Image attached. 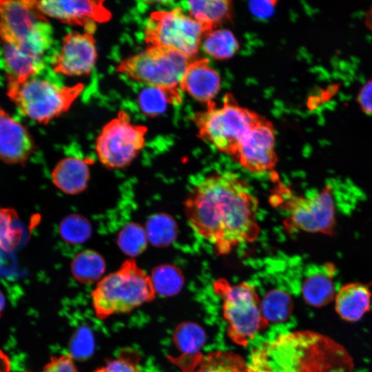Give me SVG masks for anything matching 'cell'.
Here are the masks:
<instances>
[{"mask_svg": "<svg viewBox=\"0 0 372 372\" xmlns=\"http://www.w3.org/2000/svg\"><path fill=\"white\" fill-rule=\"evenodd\" d=\"M287 213L284 221L289 231L332 236L336 227V201L333 187L327 185L311 196L294 194L281 187L272 196Z\"/></svg>", "mask_w": 372, "mask_h": 372, "instance_id": "8992f818", "label": "cell"}, {"mask_svg": "<svg viewBox=\"0 0 372 372\" xmlns=\"http://www.w3.org/2000/svg\"><path fill=\"white\" fill-rule=\"evenodd\" d=\"M83 88L82 83L59 86L46 80L29 78L22 82L8 81V95L24 114L47 124L66 112Z\"/></svg>", "mask_w": 372, "mask_h": 372, "instance_id": "ba28073f", "label": "cell"}, {"mask_svg": "<svg viewBox=\"0 0 372 372\" xmlns=\"http://www.w3.org/2000/svg\"><path fill=\"white\" fill-rule=\"evenodd\" d=\"M147 240L145 229L138 224L130 223L119 232L117 242L124 254L136 256L145 250Z\"/></svg>", "mask_w": 372, "mask_h": 372, "instance_id": "4dcf8cb0", "label": "cell"}, {"mask_svg": "<svg viewBox=\"0 0 372 372\" xmlns=\"http://www.w3.org/2000/svg\"><path fill=\"white\" fill-rule=\"evenodd\" d=\"M156 294L150 276L128 259L96 283L91 293L92 305L96 316L105 320L131 312L152 302Z\"/></svg>", "mask_w": 372, "mask_h": 372, "instance_id": "3957f363", "label": "cell"}, {"mask_svg": "<svg viewBox=\"0 0 372 372\" xmlns=\"http://www.w3.org/2000/svg\"><path fill=\"white\" fill-rule=\"evenodd\" d=\"M51 176L53 184L63 193L76 194L87 187L90 172L85 160L68 156L58 162Z\"/></svg>", "mask_w": 372, "mask_h": 372, "instance_id": "ffe728a7", "label": "cell"}, {"mask_svg": "<svg viewBox=\"0 0 372 372\" xmlns=\"http://www.w3.org/2000/svg\"><path fill=\"white\" fill-rule=\"evenodd\" d=\"M41 372H78L70 354L52 356Z\"/></svg>", "mask_w": 372, "mask_h": 372, "instance_id": "836d02e7", "label": "cell"}, {"mask_svg": "<svg viewBox=\"0 0 372 372\" xmlns=\"http://www.w3.org/2000/svg\"><path fill=\"white\" fill-rule=\"evenodd\" d=\"M156 293L163 297H171L178 293L185 282L181 270L172 265L156 267L150 275Z\"/></svg>", "mask_w": 372, "mask_h": 372, "instance_id": "83f0119b", "label": "cell"}, {"mask_svg": "<svg viewBox=\"0 0 372 372\" xmlns=\"http://www.w3.org/2000/svg\"><path fill=\"white\" fill-rule=\"evenodd\" d=\"M214 289L222 300L229 337L239 345H248L269 324L262 313L255 287L246 282L231 285L218 279Z\"/></svg>", "mask_w": 372, "mask_h": 372, "instance_id": "5b68a950", "label": "cell"}, {"mask_svg": "<svg viewBox=\"0 0 372 372\" xmlns=\"http://www.w3.org/2000/svg\"><path fill=\"white\" fill-rule=\"evenodd\" d=\"M260 118L239 106L230 94L220 107L211 102L205 112L196 116L200 137L220 152L234 156L243 137Z\"/></svg>", "mask_w": 372, "mask_h": 372, "instance_id": "52a82bcc", "label": "cell"}, {"mask_svg": "<svg viewBox=\"0 0 372 372\" xmlns=\"http://www.w3.org/2000/svg\"><path fill=\"white\" fill-rule=\"evenodd\" d=\"M258 206L247 183L237 174L225 172L207 176L192 189L185 213L198 236L218 254H227L257 238Z\"/></svg>", "mask_w": 372, "mask_h": 372, "instance_id": "6da1fadb", "label": "cell"}, {"mask_svg": "<svg viewBox=\"0 0 372 372\" xmlns=\"http://www.w3.org/2000/svg\"><path fill=\"white\" fill-rule=\"evenodd\" d=\"M204 51L216 59H227L238 50V43L231 32L225 29L208 31L203 37Z\"/></svg>", "mask_w": 372, "mask_h": 372, "instance_id": "4316f807", "label": "cell"}, {"mask_svg": "<svg viewBox=\"0 0 372 372\" xmlns=\"http://www.w3.org/2000/svg\"><path fill=\"white\" fill-rule=\"evenodd\" d=\"M0 110H1V109H0Z\"/></svg>", "mask_w": 372, "mask_h": 372, "instance_id": "60d3db41", "label": "cell"}, {"mask_svg": "<svg viewBox=\"0 0 372 372\" xmlns=\"http://www.w3.org/2000/svg\"><path fill=\"white\" fill-rule=\"evenodd\" d=\"M147 239L154 245L165 247L174 242L177 236V225L169 215H154L148 220L145 229Z\"/></svg>", "mask_w": 372, "mask_h": 372, "instance_id": "f1b7e54d", "label": "cell"}, {"mask_svg": "<svg viewBox=\"0 0 372 372\" xmlns=\"http://www.w3.org/2000/svg\"><path fill=\"white\" fill-rule=\"evenodd\" d=\"M247 364L249 372H354L347 349L313 331L273 336L252 350Z\"/></svg>", "mask_w": 372, "mask_h": 372, "instance_id": "7a4b0ae2", "label": "cell"}, {"mask_svg": "<svg viewBox=\"0 0 372 372\" xmlns=\"http://www.w3.org/2000/svg\"><path fill=\"white\" fill-rule=\"evenodd\" d=\"M4 64L8 81H24L39 73L44 64L41 58L30 55L20 49L3 43Z\"/></svg>", "mask_w": 372, "mask_h": 372, "instance_id": "44dd1931", "label": "cell"}, {"mask_svg": "<svg viewBox=\"0 0 372 372\" xmlns=\"http://www.w3.org/2000/svg\"><path fill=\"white\" fill-rule=\"evenodd\" d=\"M372 292L368 285L359 282L347 283L337 291L335 310L344 321L355 322L369 311Z\"/></svg>", "mask_w": 372, "mask_h": 372, "instance_id": "d6986e66", "label": "cell"}, {"mask_svg": "<svg viewBox=\"0 0 372 372\" xmlns=\"http://www.w3.org/2000/svg\"><path fill=\"white\" fill-rule=\"evenodd\" d=\"M276 3V1L271 0L251 1L249 2V8L256 18L265 19L272 16Z\"/></svg>", "mask_w": 372, "mask_h": 372, "instance_id": "8d00e7d4", "label": "cell"}, {"mask_svg": "<svg viewBox=\"0 0 372 372\" xmlns=\"http://www.w3.org/2000/svg\"><path fill=\"white\" fill-rule=\"evenodd\" d=\"M182 372H249L247 362L231 351H216L203 355L168 356Z\"/></svg>", "mask_w": 372, "mask_h": 372, "instance_id": "2e32d148", "label": "cell"}, {"mask_svg": "<svg viewBox=\"0 0 372 372\" xmlns=\"http://www.w3.org/2000/svg\"><path fill=\"white\" fill-rule=\"evenodd\" d=\"M10 369L8 357L0 349V372H10Z\"/></svg>", "mask_w": 372, "mask_h": 372, "instance_id": "74e56055", "label": "cell"}, {"mask_svg": "<svg viewBox=\"0 0 372 372\" xmlns=\"http://www.w3.org/2000/svg\"><path fill=\"white\" fill-rule=\"evenodd\" d=\"M211 30L186 14L179 7L152 12L147 20L144 34L149 45L169 48L190 59L198 52L204 35Z\"/></svg>", "mask_w": 372, "mask_h": 372, "instance_id": "30bf717a", "label": "cell"}, {"mask_svg": "<svg viewBox=\"0 0 372 372\" xmlns=\"http://www.w3.org/2000/svg\"><path fill=\"white\" fill-rule=\"evenodd\" d=\"M35 7V1H0V38L35 56L41 57L52 40V28Z\"/></svg>", "mask_w": 372, "mask_h": 372, "instance_id": "277c9868", "label": "cell"}, {"mask_svg": "<svg viewBox=\"0 0 372 372\" xmlns=\"http://www.w3.org/2000/svg\"><path fill=\"white\" fill-rule=\"evenodd\" d=\"M141 357L134 349H121L118 355L106 361L105 364L94 372H142Z\"/></svg>", "mask_w": 372, "mask_h": 372, "instance_id": "1f68e13d", "label": "cell"}, {"mask_svg": "<svg viewBox=\"0 0 372 372\" xmlns=\"http://www.w3.org/2000/svg\"><path fill=\"white\" fill-rule=\"evenodd\" d=\"M333 264L317 265L306 274L302 285L301 293L304 301L314 307H324L334 300L336 294Z\"/></svg>", "mask_w": 372, "mask_h": 372, "instance_id": "ac0fdd59", "label": "cell"}, {"mask_svg": "<svg viewBox=\"0 0 372 372\" xmlns=\"http://www.w3.org/2000/svg\"><path fill=\"white\" fill-rule=\"evenodd\" d=\"M34 149L33 139L26 127L1 110L0 160L8 164H23Z\"/></svg>", "mask_w": 372, "mask_h": 372, "instance_id": "9a60e30c", "label": "cell"}, {"mask_svg": "<svg viewBox=\"0 0 372 372\" xmlns=\"http://www.w3.org/2000/svg\"><path fill=\"white\" fill-rule=\"evenodd\" d=\"M235 156L242 167L251 173L271 171L278 161L272 124L260 117L242 139Z\"/></svg>", "mask_w": 372, "mask_h": 372, "instance_id": "7c38bea8", "label": "cell"}, {"mask_svg": "<svg viewBox=\"0 0 372 372\" xmlns=\"http://www.w3.org/2000/svg\"><path fill=\"white\" fill-rule=\"evenodd\" d=\"M220 79L206 59L189 63L179 87L194 99L207 103L218 94Z\"/></svg>", "mask_w": 372, "mask_h": 372, "instance_id": "e0dca14e", "label": "cell"}, {"mask_svg": "<svg viewBox=\"0 0 372 372\" xmlns=\"http://www.w3.org/2000/svg\"><path fill=\"white\" fill-rule=\"evenodd\" d=\"M18 214L10 208L0 209V248L12 252L19 244L22 231L17 226Z\"/></svg>", "mask_w": 372, "mask_h": 372, "instance_id": "f546056e", "label": "cell"}, {"mask_svg": "<svg viewBox=\"0 0 372 372\" xmlns=\"http://www.w3.org/2000/svg\"><path fill=\"white\" fill-rule=\"evenodd\" d=\"M73 278L82 284L99 282L105 270V262L95 251L87 249L77 254L71 262Z\"/></svg>", "mask_w": 372, "mask_h": 372, "instance_id": "cb8c5ba5", "label": "cell"}, {"mask_svg": "<svg viewBox=\"0 0 372 372\" xmlns=\"http://www.w3.org/2000/svg\"><path fill=\"white\" fill-rule=\"evenodd\" d=\"M35 7L43 16L81 25L92 34L96 23L107 22L112 17L102 1H35Z\"/></svg>", "mask_w": 372, "mask_h": 372, "instance_id": "4fadbf2b", "label": "cell"}, {"mask_svg": "<svg viewBox=\"0 0 372 372\" xmlns=\"http://www.w3.org/2000/svg\"><path fill=\"white\" fill-rule=\"evenodd\" d=\"M172 340L180 355H193L200 353L206 342V334L200 325L183 322L175 328Z\"/></svg>", "mask_w": 372, "mask_h": 372, "instance_id": "484cf974", "label": "cell"}, {"mask_svg": "<svg viewBox=\"0 0 372 372\" xmlns=\"http://www.w3.org/2000/svg\"><path fill=\"white\" fill-rule=\"evenodd\" d=\"M183 53L163 46L148 45L119 63L116 71L149 85L176 88L189 64Z\"/></svg>", "mask_w": 372, "mask_h": 372, "instance_id": "9c48e42d", "label": "cell"}, {"mask_svg": "<svg viewBox=\"0 0 372 372\" xmlns=\"http://www.w3.org/2000/svg\"><path fill=\"white\" fill-rule=\"evenodd\" d=\"M191 17L213 28L230 17L231 1L227 0H194L183 2Z\"/></svg>", "mask_w": 372, "mask_h": 372, "instance_id": "603a6c76", "label": "cell"}, {"mask_svg": "<svg viewBox=\"0 0 372 372\" xmlns=\"http://www.w3.org/2000/svg\"><path fill=\"white\" fill-rule=\"evenodd\" d=\"M181 101L178 87L165 88L148 85L142 89L138 96V103L142 112L149 117L164 113L169 105Z\"/></svg>", "mask_w": 372, "mask_h": 372, "instance_id": "7402d4cb", "label": "cell"}, {"mask_svg": "<svg viewBox=\"0 0 372 372\" xmlns=\"http://www.w3.org/2000/svg\"><path fill=\"white\" fill-rule=\"evenodd\" d=\"M97 57L92 34L72 32L65 36L60 51L52 61L53 70L66 76L88 74Z\"/></svg>", "mask_w": 372, "mask_h": 372, "instance_id": "5bb4252c", "label": "cell"}, {"mask_svg": "<svg viewBox=\"0 0 372 372\" xmlns=\"http://www.w3.org/2000/svg\"><path fill=\"white\" fill-rule=\"evenodd\" d=\"M92 342L91 335L87 331H80L74 339L73 345L71 347L72 353L77 357H83L89 354L92 349Z\"/></svg>", "mask_w": 372, "mask_h": 372, "instance_id": "d590c367", "label": "cell"}, {"mask_svg": "<svg viewBox=\"0 0 372 372\" xmlns=\"http://www.w3.org/2000/svg\"><path fill=\"white\" fill-rule=\"evenodd\" d=\"M356 101L362 112L372 116V79H369L361 86Z\"/></svg>", "mask_w": 372, "mask_h": 372, "instance_id": "e575fe53", "label": "cell"}, {"mask_svg": "<svg viewBox=\"0 0 372 372\" xmlns=\"http://www.w3.org/2000/svg\"><path fill=\"white\" fill-rule=\"evenodd\" d=\"M6 300L2 291L0 290V316H1L3 309H4Z\"/></svg>", "mask_w": 372, "mask_h": 372, "instance_id": "ab89813d", "label": "cell"}, {"mask_svg": "<svg viewBox=\"0 0 372 372\" xmlns=\"http://www.w3.org/2000/svg\"><path fill=\"white\" fill-rule=\"evenodd\" d=\"M364 23L366 27L372 32V4L366 12Z\"/></svg>", "mask_w": 372, "mask_h": 372, "instance_id": "f35d334b", "label": "cell"}, {"mask_svg": "<svg viewBox=\"0 0 372 372\" xmlns=\"http://www.w3.org/2000/svg\"><path fill=\"white\" fill-rule=\"evenodd\" d=\"M59 232L63 240L68 242L82 243L90 237L91 227L83 217L71 215L61 222Z\"/></svg>", "mask_w": 372, "mask_h": 372, "instance_id": "d6a6232c", "label": "cell"}, {"mask_svg": "<svg viewBox=\"0 0 372 372\" xmlns=\"http://www.w3.org/2000/svg\"><path fill=\"white\" fill-rule=\"evenodd\" d=\"M147 129L134 124L125 111L103 126L96 138L95 149L100 163L116 169L129 166L145 143Z\"/></svg>", "mask_w": 372, "mask_h": 372, "instance_id": "8fae6325", "label": "cell"}, {"mask_svg": "<svg viewBox=\"0 0 372 372\" xmlns=\"http://www.w3.org/2000/svg\"><path fill=\"white\" fill-rule=\"evenodd\" d=\"M262 313L267 322L280 323L292 314L293 302L291 295L280 289L268 291L260 300Z\"/></svg>", "mask_w": 372, "mask_h": 372, "instance_id": "d4e9b609", "label": "cell"}]
</instances>
